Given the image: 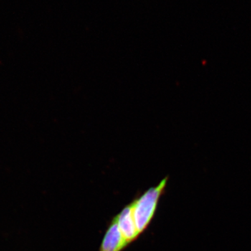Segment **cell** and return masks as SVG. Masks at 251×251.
I'll return each mask as SVG.
<instances>
[{
  "instance_id": "7a4b0ae2",
  "label": "cell",
  "mask_w": 251,
  "mask_h": 251,
  "mask_svg": "<svg viewBox=\"0 0 251 251\" xmlns=\"http://www.w3.org/2000/svg\"><path fill=\"white\" fill-rule=\"evenodd\" d=\"M114 219L116 221L122 237L128 245L138 239L140 234L138 233L135 225L131 203L126 206L121 212Z\"/></svg>"
},
{
  "instance_id": "3957f363",
  "label": "cell",
  "mask_w": 251,
  "mask_h": 251,
  "mask_svg": "<svg viewBox=\"0 0 251 251\" xmlns=\"http://www.w3.org/2000/svg\"><path fill=\"white\" fill-rule=\"evenodd\" d=\"M128 246L122 237L115 219L112 220L102 241L100 251H122Z\"/></svg>"
},
{
  "instance_id": "6da1fadb",
  "label": "cell",
  "mask_w": 251,
  "mask_h": 251,
  "mask_svg": "<svg viewBox=\"0 0 251 251\" xmlns=\"http://www.w3.org/2000/svg\"><path fill=\"white\" fill-rule=\"evenodd\" d=\"M168 176L156 186L150 188L138 199L131 202L133 214L138 233L142 234L149 226L156 213L160 198L166 189Z\"/></svg>"
}]
</instances>
